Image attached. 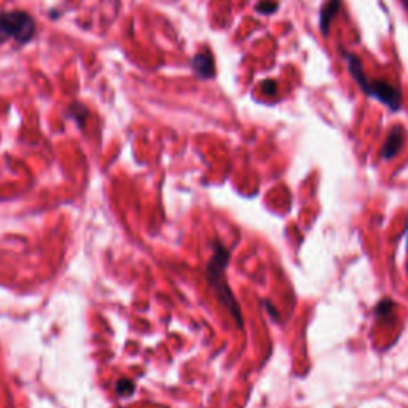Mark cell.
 I'll use <instances>...</instances> for the list:
<instances>
[{"label":"cell","mask_w":408,"mask_h":408,"mask_svg":"<svg viewBox=\"0 0 408 408\" xmlns=\"http://www.w3.org/2000/svg\"><path fill=\"white\" fill-rule=\"evenodd\" d=\"M392 308H394V303L391 300L386 299V300H381L378 303V307H377V309H375V313H377L378 316H386V314L391 313Z\"/></svg>","instance_id":"obj_10"},{"label":"cell","mask_w":408,"mask_h":408,"mask_svg":"<svg viewBox=\"0 0 408 408\" xmlns=\"http://www.w3.org/2000/svg\"><path fill=\"white\" fill-rule=\"evenodd\" d=\"M70 114H72L77 120H79L80 125L83 126L85 125V120H87V107L82 106V104H74L72 107H70Z\"/></svg>","instance_id":"obj_8"},{"label":"cell","mask_w":408,"mask_h":408,"mask_svg":"<svg viewBox=\"0 0 408 408\" xmlns=\"http://www.w3.org/2000/svg\"><path fill=\"white\" fill-rule=\"evenodd\" d=\"M341 9V0H327L324 6L321 9V18H319V28L324 37L329 35L330 24H332V19L336 16V13Z\"/></svg>","instance_id":"obj_5"},{"label":"cell","mask_w":408,"mask_h":408,"mask_svg":"<svg viewBox=\"0 0 408 408\" xmlns=\"http://www.w3.org/2000/svg\"><path fill=\"white\" fill-rule=\"evenodd\" d=\"M402 2H404V6H405V10L408 13V0H402Z\"/></svg>","instance_id":"obj_13"},{"label":"cell","mask_w":408,"mask_h":408,"mask_svg":"<svg viewBox=\"0 0 408 408\" xmlns=\"http://www.w3.org/2000/svg\"><path fill=\"white\" fill-rule=\"evenodd\" d=\"M193 69L195 72L203 77V79H212L214 74H216V66H214V57L211 53H199L193 57Z\"/></svg>","instance_id":"obj_6"},{"label":"cell","mask_w":408,"mask_h":408,"mask_svg":"<svg viewBox=\"0 0 408 408\" xmlns=\"http://www.w3.org/2000/svg\"><path fill=\"white\" fill-rule=\"evenodd\" d=\"M230 260V252L228 249L222 246L220 243H214V252L207 265V277H209L211 287L216 292L217 299L220 303L230 311V314L235 317V321L239 327L243 326V317H241V309L235 300V295L228 287L225 280V268L228 265Z\"/></svg>","instance_id":"obj_1"},{"label":"cell","mask_w":408,"mask_h":408,"mask_svg":"<svg viewBox=\"0 0 408 408\" xmlns=\"http://www.w3.org/2000/svg\"><path fill=\"white\" fill-rule=\"evenodd\" d=\"M35 34V23L28 13L10 11L0 15V43L15 38L19 43L29 42Z\"/></svg>","instance_id":"obj_3"},{"label":"cell","mask_w":408,"mask_h":408,"mask_svg":"<svg viewBox=\"0 0 408 408\" xmlns=\"http://www.w3.org/2000/svg\"><path fill=\"white\" fill-rule=\"evenodd\" d=\"M405 138H407V134L402 126L392 128V131L387 134L383 148H381V157H383L385 160H391L396 157V155L402 150V147L405 144Z\"/></svg>","instance_id":"obj_4"},{"label":"cell","mask_w":408,"mask_h":408,"mask_svg":"<svg viewBox=\"0 0 408 408\" xmlns=\"http://www.w3.org/2000/svg\"><path fill=\"white\" fill-rule=\"evenodd\" d=\"M407 250H408V224H407ZM407 273H408V262H407Z\"/></svg>","instance_id":"obj_12"},{"label":"cell","mask_w":408,"mask_h":408,"mask_svg":"<svg viewBox=\"0 0 408 408\" xmlns=\"http://www.w3.org/2000/svg\"><path fill=\"white\" fill-rule=\"evenodd\" d=\"M115 390H116V392H118V396L129 397V396H133V392H134V383L133 381L126 380V378H121V380L116 381Z\"/></svg>","instance_id":"obj_7"},{"label":"cell","mask_w":408,"mask_h":408,"mask_svg":"<svg viewBox=\"0 0 408 408\" xmlns=\"http://www.w3.org/2000/svg\"><path fill=\"white\" fill-rule=\"evenodd\" d=\"M277 6L280 5L273 2V0H263V2L257 5V11L262 13V15H271V13H275L277 10Z\"/></svg>","instance_id":"obj_9"},{"label":"cell","mask_w":408,"mask_h":408,"mask_svg":"<svg viewBox=\"0 0 408 408\" xmlns=\"http://www.w3.org/2000/svg\"><path fill=\"white\" fill-rule=\"evenodd\" d=\"M345 55V60L348 62L349 72H351L353 79L358 82V85L360 87L362 92L367 96H370L373 99H378L380 102H383L385 106L390 107L392 112H397L402 107V93L397 87L391 85L385 80H370L367 79L364 74V69H362V62L355 55L351 53H343Z\"/></svg>","instance_id":"obj_2"},{"label":"cell","mask_w":408,"mask_h":408,"mask_svg":"<svg viewBox=\"0 0 408 408\" xmlns=\"http://www.w3.org/2000/svg\"><path fill=\"white\" fill-rule=\"evenodd\" d=\"M276 82L275 80H268V82H263V85H262V89H263V93L265 94H276Z\"/></svg>","instance_id":"obj_11"}]
</instances>
